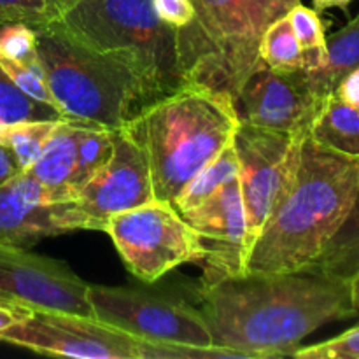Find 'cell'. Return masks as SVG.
<instances>
[{
	"label": "cell",
	"mask_w": 359,
	"mask_h": 359,
	"mask_svg": "<svg viewBox=\"0 0 359 359\" xmlns=\"http://www.w3.org/2000/svg\"><path fill=\"white\" fill-rule=\"evenodd\" d=\"M212 346L244 359L291 356L328 323L356 318L351 284L316 272H245L198 290Z\"/></svg>",
	"instance_id": "6da1fadb"
},
{
	"label": "cell",
	"mask_w": 359,
	"mask_h": 359,
	"mask_svg": "<svg viewBox=\"0 0 359 359\" xmlns=\"http://www.w3.org/2000/svg\"><path fill=\"white\" fill-rule=\"evenodd\" d=\"M358 189L359 158L330 149L309 133L293 177L249 251L245 272L311 269L349 214Z\"/></svg>",
	"instance_id": "7a4b0ae2"
},
{
	"label": "cell",
	"mask_w": 359,
	"mask_h": 359,
	"mask_svg": "<svg viewBox=\"0 0 359 359\" xmlns=\"http://www.w3.org/2000/svg\"><path fill=\"white\" fill-rule=\"evenodd\" d=\"M125 126L146 149L154 198L174 203L196 172L231 142L238 116L230 95L186 84Z\"/></svg>",
	"instance_id": "3957f363"
},
{
	"label": "cell",
	"mask_w": 359,
	"mask_h": 359,
	"mask_svg": "<svg viewBox=\"0 0 359 359\" xmlns=\"http://www.w3.org/2000/svg\"><path fill=\"white\" fill-rule=\"evenodd\" d=\"M195 18L177 30L179 63L188 84L210 88L235 100L262 65L266 28L300 0H191Z\"/></svg>",
	"instance_id": "277c9868"
},
{
	"label": "cell",
	"mask_w": 359,
	"mask_h": 359,
	"mask_svg": "<svg viewBox=\"0 0 359 359\" xmlns=\"http://www.w3.org/2000/svg\"><path fill=\"white\" fill-rule=\"evenodd\" d=\"M58 21L88 48L132 70L147 105L188 84L177 30L160 20L153 0H79Z\"/></svg>",
	"instance_id": "5b68a950"
},
{
	"label": "cell",
	"mask_w": 359,
	"mask_h": 359,
	"mask_svg": "<svg viewBox=\"0 0 359 359\" xmlns=\"http://www.w3.org/2000/svg\"><path fill=\"white\" fill-rule=\"evenodd\" d=\"M34 28L46 83L63 118L118 130L147 107L137 77L118 60L88 48L58 20Z\"/></svg>",
	"instance_id": "8992f818"
},
{
	"label": "cell",
	"mask_w": 359,
	"mask_h": 359,
	"mask_svg": "<svg viewBox=\"0 0 359 359\" xmlns=\"http://www.w3.org/2000/svg\"><path fill=\"white\" fill-rule=\"evenodd\" d=\"M105 233L112 238L126 269L139 280L153 284L170 270L202 259L196 231L170 202L151 200L107 221Z\"/></svg>",
	"instance_id": "52a82bcc"
},
{
	"label": "cell",
	"mask_w": 359,
	"mask_h": 359,
	"mask_svg": "<svg viewBox=\"0 0 359 359\" xmlns=\"http://www.w3.org/2000/svg\"><path fill=\"white\" fill-rule=\"evenodd\" d=\"M114 151L100 170L84 182L72 200L58 202L65 231H105L107 221L154 200L149 160L142 144L126 126L112 130Z\"/></svg>",
	"instance_id": "ba28073f"
},
{
	"label": "cell",
	"mask_w": 359,
	"mask_h": 359,
	"mask_svg": "<svg viewBox=\"0 0 359 359\" xmlns=\"http://www.w3.org/2000/svg\"><path fill=\"white\" fill-rule=\"evenodd\" d=\"M307 135L276 132L238 121L233 147L238 161V184L244 202L249 251L273 203L293 177L300 160L302 142Z\"/></svg>",
	"instance_id": "9c48e42d"
},
{
	"label": "cell",
	"mask_w": 359,
	"mask_h": 359,
	"mask_svg": "<svg viewBox=\"0 0 359 359\" xmlns=\"http://www.w3.org/2000/svg\"><path fill=\"white\" fill-rule=\"evenodd\" d=\"M93 316L142 342L212 346L202 312L182 302L128 287L88 286Z\"/></svg>",
	"instance_id": "30bf717a"
},
{
	"label": "cell",
	"mask_w": 359,
	"mask_h": 359,
	"mask_svg": "<svg viewBox=\"0 0 359 359\" xmlns=\"http://www.w3.org/2000/svg\"><path fill=\"white\" fill-rule=\"evenodd\" d=\"M0 342L46 356L77 359H142V340L98 321L70 312L34 309L27 321L0 335Z\"/></svg>",
	"instance_id": "8fae6325"
},
{
	"label": "cell",
	"mask_w": 359,
	"mask_h": 359,
	"mask_svg": "<svg viewBox=\"0 0 359 359\" xmlns=\"http://www.w3.org/2000/svg\"><path fill=\"white\" fill-rule=\"evenodd\" d=\"M81 277L56 259L0 244V294L34 309L95 318Z\"/></svg>",
	"instance_id": "7c38bea8"
},
{
	"label": "cell",
	"mask_w": 359,
	"mask_h": 359,
	"mask_svg": "<svg viewBox=\"0 0 359 359\" xmlns=\"http://www.w3.org/2000/svg\"><path fill=\"white\" fill-rule=\"evenodd\" d=\"M323 102L312 93L305 70L280 74L262 63L248 77L233 105L241 123L307 135Z\"/></svg>",
	"instance_id": "4fadbf2b"
},
{
	"label": "cell",
	"mask_w": 359,
	"mask_h": 359,
	"mask_svg": "<svg viewBox=\"0 0 359 359\" xmlns=\"http://www.w3.org/2000/svg\"><path fill=\"white\" fill-rule=\"evenodd\" d=\"M181 216L200 238L202 262L205 263L202 283L245 273L248 224L238 177Z\"/></svg>",
	"instance_id": "5bb4252c"
},
{
	"label": "cell",
	"mask_w": 359,
	"mask_h": 359,
	"mask_svg": "<svg viewBox=\"0 0 359 359\" xmlns=\"http://www.w3.org/2000/svg\"><path fill=\"white\" fill-rule=\"evenodd\" d=\"M62 233L58 205L30 172H18L0 186V244L28 249Z\"/></svg>",
	"instance_id": "9a60e30c"
},
{
	"label": "cell",
	"mask_w": 359,
	"mask_h": 359,
	"mask_svg": "<svg viewBox=\"0 0 359 359\" xmlns=\"http://www.w3.org/2000/svg\"><path fill=\"white\" fill-rule=\"evenodd\" d=\"M90 126L98 125L62 118L53 128L35 163L27 168L44 186L49 202H67L74 198L72 179L77 167V149L81 137Z\"/></svg>",
	"instance_id": "2e32d148"
},
{
	"label": "cell",
	"mask_w": 359,
	"mask_h": 359,
	"mask_svg": "<svg viewBox=\"0 0 359 359\" xmlns=\"http://www.w3.org/2000/svg\"><path fill=\"white\" fill-rule=\"evenodd\" d=\"M359 67V13L346 27L326 37V62L314 70H305L309 86L319 100L335 93L340 81Z\"/></svg>",
	"instance_id": "e0dca14e"
},
{
	"label": "cell",
	"mask_w": 359,
	"mask_h": 359,
	"mask_svg": "<svg viewBox=\"0 0 359 359\" xmlns=\"http://www.w3.org/2000/svg\"><path fill=\"white\" fill-rule=\"evenodd\" d=\"M309 133L330 149L359 158V111L335 93L323 102Z\"/></svg>",
	"instance_id": "ac0fdd59"
},
{
	"label": "cell",
	"mask_w": 359,
	"mask_h": 359,
	"mask_svg": "<svg viewBox=\"0 0 359 359\" xmlns=\"http://www.w3.org/2000/svg\"><path fill=\"white\" fill-rule=\"evenodd\" d=\"M307 272L351 283L359 273V189L349 214Z\"/></svg>",
	"instance_id": "d6986e66"
},
{
	"label": "cell",
	"mask_w": 359,
	"mask_h": 359,
	"mask_svg": "<svg viewBox=\"0 0 359 359\" xmlns=\"http://www.w3.org/2000/svg\"><path fill=\"white\" fill-rule=\"evenodd\" d=\"M238 177V161L235 154L233 139L231 142L217 154L216 158L209 161L205 167L200 168L195 174V177L182 188L177 198L174 200L172 205L179 212L195 209L196 205L205 202L209 196L219 191L224 184Z\"/></svg>",
	"instance_id": "ffe728a7"
},
{
	"label": "cell",
	"mask_w": 359,
	"mask_h": 359,
	"mask_svg": "<svg viewBox=\"0 0 359 359\" xmlns=\"http://www.w3.org/2000/svg\"><path fill=\"white\" fill-rule=\"evenodd\" d=\"M259 60L273 72L291 74L305 69V53L291 28L287 14L265 30L259 42Z\"/></svg>",
	"instance_id": "44dd1931"
},
{
	"label": "cell",
	"mask_w": 359,
	"mask_h": 359,
	"mask_svg": "<svg viewBox=\"0 0 359 359\" xmlns=\"http://www.w3.org/2000/svg\"><path fill=\"white\" fill-rule=\"evenodd\" d=\"M62 112L53 105L28 97L0 67V123L14 125L21 121H58Z\"/></svg>",
	"instance_id": "7402d4cb"
},
{
	"label": "cell",
	"mask_w": 359,
	"mask_h": 359,
	"mask_svg": "<svg viewBox=\"0 0 359 359\" xmlns=\"http://www.w3.org/2000/svg\"><path fill=\"white\" fill-rule=\"evenodd\" d=\"M114 142H112V130L102 126H90L81 137L79 149H77V167L72 179L74 196L81 186L90 181L91 175L100 170L112 156Z\"/></svg>",
	"instance_id": "603a6c76"
},
{
	"label": "cell",
	"mask_w": 359,
	"mask_h": 359,
	"mask_svg": "<svg viewBox=\"0 0 359 359\" xmlns=\"http://www.w3.org/2000/svg\"><path fill=\"white\" fill-rule=\"evenodd\" d=\"M58 121H21L6 126V146L13 151L21 170L35 163Z\"/></svg>",
	"instance_id": "cb8c5ba5"
},
{
	"label": "cell",
	"mask_w": 359,
	"mask_h": 359,
	"mask_svg": "<svg viewBox=\"0 0 359 359\" xmlns=\"http://www.w3.org/2000/svg\"><path fill=\"white\" fill-rule=\"evenodd\" d=\"M0 56L44 72L37 53L35 28L27 23H0Z\"/></svg>",
	"instance_id": "d4e9b609"
},
{
	"label": "cell",
	"mask_w": 359,
	"mask_h": 359,
	"mask_svg": "<svg viewBox=\"0 0 359 359\" xmlns=\"http://www.w3.org/2000/svg\"><path fill=\"white\" fill-rule=\"evenodd\" d=\"M287 18L304 53H319L326 56L325 23L318 11L300 2L287 13Z\"/></svg>",
	"instance_id": "484cf974"
},
{
	"label": "cell",
	"mask_w": 359,
	"mask_h": 359,
	"mask_svg": "<svg viewBox=\"0 0 359 359\" xmlns=\"http://www.w3.org/2000/svg\"><path fill=\"white\" fill-rule=\"evenodd\" d=\"M291 356L300 359H359V325L326 342L300 346Z\"/></svg>",
	"instance_id": "4316f807"
},
{
	"label": "cell",
	"mask_w": 359,
	"mask_h": 359,
	"mask_svg": "<svg viewBox=\"0 0 359 359\" xmlns=\"http://www.w3.org/2000/svg\"><path fill=\"white\" fill-rule=\"evenodd\" d=\"M0 67H2L4 72L9 76V79L13 81L23 93L35 98V100L44 102V104L56 107L55 98H53V93L49 91L48 83H46L44 72H39V70L30 69V67L21 65V63L6 58V56H0Z\"/></svg>",
	"instance_id": "83f0119b"
},
{
	"label": "cell",
	"mask_w": 359,
	"mask_h": 359,
	"mask_svg": "<svg viewBox=\"0 0 359 359\" xmlns=\"http://www.w3.org/2000/svg\"><path fill=\"white\" fill-rule=\"evenodd\" d=\"M44 0H0V23H46Z\"/></svg>",
	"instance_id": "f1b7e54d"
},
{
	"label": "cell",
	"mask_w": 359,
	"mask_h": 359,
	"mask_svg": "<svg viewBox=\"0 0 359 359\" xmlns=\"http://www.w3.org/2000/svg\"><path fill=\"white\" fill-rule=\"evenodd\" d=\"M153 6L160 20L175 30L188 27L195 18L191 0H153Z\"/></svg>",
	"instance_id": "f546056e"
},
{
	"label": "cell",
	"mask_w": 359,
	"mask_h": 359,
	"mask_svg": "<svg viewBox=\"0 0 359 359\" xmlns=\"http://www.w3.org/2000/svg\"><path fill=\"white\" fill-rule=\"evenodd\" d=\"M32 314H34V307L6 294H0V335L13 326L27 321Z\"/></svg>",
	"instance_id": "4dcf8cb0"
},
{
	"label": "cell",
	"mask_w": 359,
	"mask_h": 359,
	"mask_svg": "<svg viewBox=\"0 0 359 359\" xmlns=\"http://www.w3.org/2000/svg\"><path fill=\"white\" fill-rule=\"evenodd\" d=\"M335 95L340 100L346 102V104L353 105L356 109L359 107V67L340 81V84L335 90Z\"/></svg>",
	"instance_id": "1f68e13d"
},
{
	"label": "cell",
	"mask_w": 359,
	"mask_h": 359,
	"mask_svg": "<svg viewBox=\"0 0 359 359\" xmlns=\"http://www.w3.org/2000/svg\"><path fill=\"white\" fill-rule=\"evenodd\" d=\"M21 172L16 156L7 146H0V186L9 181L11 177Z\"/></svg>",
	"instance_id": "d6a6232c"
},
{
	"label": "cell",
	"mask_w": 359,
	"mask_h": 359,
	"mask_svg": "<svg viewBox=\"0 0 359 359\" xmlns=\"http://www.w3.org/2000/svg\"><path fill=\"white\" fill-rule=\"evenodd\" d=\"M79 0H44V11L46 20H60L67 11L72 9Z\"/></svg>",
	"instance_id": "836d02e7"
},
{
	"label": "cell",
	"mask_w": 359,
	"mask_h": 359,
	"mask_svg": "<svg viewBox=\"0 0 359 359\" xmlns=\"http://www.w3.org/2000/svg\"><path fill=\"white\" fill-rule=\"evenodd\" d=\"M351 2H353V0H312L314 11H318L319 14L325 13L326 9H332V7H339V9L346 11Z\"/></svg>",
	"instance_id": "e575fe53"
},
{
	"label": "cell",
	"mask_w": 359,
	"mask_h": 359,
	"mask_svg": "<svg viewBox=\"0 0 359 359\" xmlns=\"http://www.w3.org/2000/svg\"><path fill=\"white\" fill-rule=\"evenodd\" d=\"M351 298H353L354 311H356V318L359 319V273L351 280Z\"/></svg>",
	"instance_id": "d590c367"
},
{
	"label": "cell",
	"mask_w": 359,
	"mask_h": 359,
	"mask_svg": "<svg viewBox=\"0 0 359 359\" xmlns=\"http://www.w3.org/2000/svg\"><path fill=\"white\" fill-rule=\"evenodd\" d=\"M6 126L4 123H0V146H6Z\"/></svg>",
	"instance_id": "8d00e7d4"
},
{
	"label": "cell",
	"mask_w": 359,
	"mask_h": 359,
	"mask_svg": "<svg viewBox=\"0 0 359 359\" xmlns=\"http://www.w3.org/2000/svg\"><path fill=\"white\" fill-rule=\"evenodd\" d=\"M358 111H359V107H358Z\"/></svg>",
	"instance_id": "74e56055"
}]
</instances>
